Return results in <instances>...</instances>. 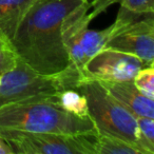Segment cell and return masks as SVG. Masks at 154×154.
<instances>
[{
    "label": "cell",
    "instance_id": "1",
    "mask_svg": "<svg viewBox=\"0 0 154 154\" xmlns=\"http://www.w3.org/2000/svg\"><path fill=\"white\" fill-rule=\"evenodd\" d=\"M85 1L36 0L12 38L19 60L43 76L62 72L70 62L62 40V23Z\"/></svg>",
    "mask_w": 154,
    "mask_h": 154
},
{
    "label": "cell",
    "instance_id": "2",
    "mask_svg": "<svg viewBox=\"0 0 154 154\" xmlns=\"http://www.w3.org/2000/svg\"><path fill=\"white\" fill-rule=\"evenodd\" d=\"M92 3L87 0L76 8L62 23L61 34L68 52L69 66L57 74L62 89H77L82 84V72L85 64L99 51L106 48L108 41L125 26L140 16L120 8L113 24L105 30L89 29L94 16L90 11Z\"/></svg>",
    "mask_w": 154,
    "mask_h": 154
},
{
    "label": "cell",
    "instance_id": "3",
    "mask_svg": "<svg viewBox=\"0 0 154 154\" xmlns=\"http://www.w3.org/2000/svg\"><path fill=\"white\" fill-rule=\"evenodd\" d=\"M54 97L20 101L0 108V130L69 135H97L89 116L64 111Z\"/></svg>",
    "mask_w": 154,
    "mask_h": 154
},
{
    "label": "cell",
    "instance_id": "4",
    "mask_svg": "<svg viewBox=\"0 0 154 154\" xmlns=\"http://www.w3.org/2000/svg\"><path fill=\"white\" fill-rule=\"evenodd\" d=\"M77 89L86 97L88 116L97 134L122 138L147 154L141 145L135 115L112 97L100 82L88 80Z\"/></svg>",
    "mask_w": 154,
    "mask_h": 154
},
{
    "label": "cell",
    "instance_id": "5",
    "mask_svg": "<svg viewBox=\"0 0 154 154\" xmlns=\"http://www.w3.org/2000/svg\"><path fill=\"white\" fill-rule=\"evenodd\" d=\"M14 154H96L97 135H69L0 130Z\"/></svg>",
    "mask_w": 154,
    "mask_h": 154
},
{
    "label": "cell",
    "instance_id": "6",
    "mask_svg": "<svg viewBox=\"0 0 154 154\" xmlns=\"http://www.w3.org/2000/svg\"><path fill=\"white\" fill-rule=\"evenodd\" d=\"M61 90L57 75L43 76L19 60L11 72L0 75V108L20 101L52 97Z\"/></svg>",
    "mask_w": 154,
    "mask_h": 154
},
{
    "label": "cell",
    "instance_id": "7",
    "mask_svg": "<svg viewBox=\"0 0 154 154\" xmlns=\"http://www.w3.org/2000/svg\"><path fill=\"white\" fill-rule=\"evenodd\" d=\"M145 66L146 64L136 56L117 50L103 48L85 64L82 72V84L88 80H133L136 73Z\"/></svg>",
    "mask_w": 154,
    "mask_h": 154
},
{
    "label": "cell",
    "instance_id": "8",
    "mask_svg": "<svg viewBox=\"0 0 154 154\" xmlns=\"http://www.w3.org/2000/svg\"><path fill=\"white\" fill-rule=\"evenodd\" d=\"M106 48L136 56L146 66H154L153 14L122 29L108 41Z\"/></svg>",
    "mask_w": 154,
    "mask_h": 154
},
{
    "label": "cell",
    "instance_id": "9",
    "mask_svg": "<svg viewBox=\"0 0 154 154\" xmlns=\"http://www.w3.org/2000/svg\"><path fill=\"white\" fill-rule=\"evenodd\" d=\"M112 97L135 116L154 118V99L141 94L133 84L127 82H98Z\"/></svg>",
    "mask_w": 154,
    "mask_h": 154
},
{
    "label": "cell",
    "instance_id": "10",
    "mask_svg": "<svg viewBox=\"0 0 154 154\" xmlns=\"http://www.w3.org/2000/svg\"><path fill=\"white\" fill-rule=\"evenodd\" d=\"M36 0H0V30L13 38L26 14Z\"/></svg>",
    "mask_w": 154,
    "mask_h": 154
},
{
    "label": "cell",
    "instance_id": "11",
    "mask_svg": "<svg viewBox=\"0 0 154 154\" xmlns=\"http://www.w3.org/2000/svg\"><path fill=\"white\" fill-rule=\"evenodd\" d=\"M91 3L93 8L91 13L94 18L114 3H119L120 8L138 16H146L154 12V0H94Z\"/></svg>",
    "mask_w": 154,
    "mask_h": 154
},
{
    "label": "cell",
    "instance_id": "12",
    "mask_svg": "<svg viewBox=\"0 0 154 154\" xmlns=\"http://www.w3.org/2000/svg\"><path fill=\"white\" fill-rule=\"evenodd\" d=\"M55 103L77 116H88V105L85 95L78 89H61L55 94Z\"/></svg>",
    "mask_w": 154,
    "mask_h": 154
},
{
    "label": "cell",
    "instance_id": "13",
    "mask_svg": "<svg viewBox=\"0 0 154 154\" xmlns=\"http://www.w3.org/2000/svg\"><path fill=\"white\" fill-rule=\"evenodd\" d=\"M96 154H143V152L132 143L118 137L98 135L95 138Z\"/></svg>",
    "mask_w": 154,
    "mask_h": 154
},
{
    "label": "cell",
    "instance_id": "14",
    "mask_svg": "<svg viewBox=\"0 0 154 154\" xmlns=\"http://www.w3.org/2000/svg\"><path fill=\"white\" fill-rule=\"evenodd\" d=\"M19 62L12 39L0 30V74L11 72Z\"/></svg>",
    "mask_w": 154,
    "mask_h": 154
},
{
    "label": "cell",
    "instance_id": "15",
    "mask_svg": "<svg viewBox=\"0 0 154 154\" xmlns=\"http://www.w3.org/2000/svg\"><path fill=\"white\" fill-rule=\"evenodd\" d=\"M141 145L147 154H154V118L135 116Z\"/></svg>",
    "mask_w": 154,
    "mask_h": 154
},
{
    "label": "cell",
    "instance_id": "16",
    "mask_svg": "<svg viewBox=\"0 0 154 154\" xmlns=\"http://www.w3.org/2000/svg\"><path fill=\"white\" fill-rule=\"evenodd\" d=\"M133 84L141 94L154 99V66H143L133 78Z\"/></svg>",
    "mask_w": 154,
    "mask_h": 154
},
{
    "label": "cell",
    "instance_id": "17",
    "mask_svg": "<svg viewBox=\"0 0 154 154\" xmlns=\"http://www.w3.org/2000/svg\"><path fill=\"white\" fill-rule=\"evenodd\" d=\"M0 154H14L11 146L7 143V140L1 135H0Z\"/></svg>",
    "mask_w": 154,
    "mask_h": 154
},
{
    "label": "cell",
    "instance_id": "18",
    "mask_svg": "<svg viewBox=\"0 0 154 154\" xmlns=\"http://www.w3.org/2000/svg\"><path fill=\"white\" fill-rule=\"evenodd\" d=\"M92 1H94V0H92Z\"/></svg>",
    "mask_w": 154,
    "mask_h": 154
},
{
    "label": "cell",
    "instance_id": "19",
    "mask_svg": "<svg viewBox=\"0 0 154 154\" xmlns=\"http://www.w3.org/2000/svg\"><path fill=\"white\" fill-rule=\"evenodd\" d=\"M0 75H1V74H0Z\"/></svg>",
    "mask_w": 154,
    "mask_h": 154
}]
</instances>
